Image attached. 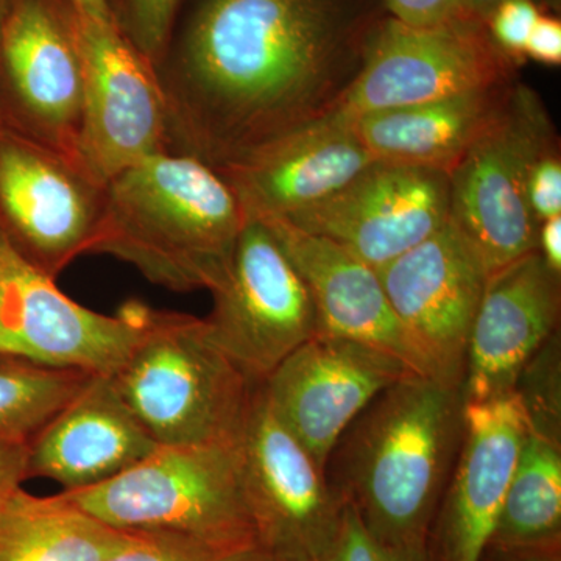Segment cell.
Masks as SVG:
<instances>
[{"instance_id": "obj_27", "label": "cell", "mask_w": 561, "mask_h": 561, "mask_svg": "<svg viewBox=\"0 0 561 561\" xmlns=\"http://www.w3.org/2000/svg\"><path fill=\"white\" fill-rule=\"evenodd\" d=\"M184 2L186 0H111L110 9L122 33L157 66Z\"/></svg>"}, {"instance_id": "obj_7", "label": "cell", "mask_w": 561, "mask_h": 561, "mask_svg": "<svg viewBox=\"0 0 561 561\" xmlns=\"http://www.w3.org/2000/svg\"><path fill=\"white\" fill-rule=\"evenodd\" d=\"M515 68L494 46L485 22L460 18L415 27L389 14L360 72L330 114L353 121L376 111L491 90L512 83Z\"/></svg>"}, {"instance_id": "obj_35", "label": "cell", "mask_w": 561, "mask_h": 561, "mask_svg": "<svg viewBox=\"0 0 561 561\" xmlns=\"http://www.w3.org/2000/svg\"><path fill=\"white\" fill-rule=\"evenodd\" d=\"M560 546H500L490 542L479 561H561Z\"/></svg>"}, {"instance_id": "obj_34", "label": "cell", "mask_w": 561, "mask_h": 561, "mask_svg": "<svg viewBox=\"0 0 561 561\" xmlns=\"http://www.w3.org/2000/svg\"><path fill=\"white\" fill-rule=\"evenodd\" d=\"M27 448L0 445V504L27 479Z\"/></svg>"}, {"instance_id": "obj_29", "label": "cell", "mask_w": 561, "mask_h": 561, "mask_svg": "<svg viewBox=\"0 0 561 561\" xmlns=\"http://www.w3.org/2000/svg\"><path fill=\"white\" fill-rule=\"evenodd\" d=\"M542 7L537 0H502L486 18L491 41L516 66L526 60V46Z\"/></svg>"}, {"instance_id": "obj_8", "label": "cell", "mask_w": 561, "mask_h": 561, "mask_svg": "<svg viewBox=\"0 0 561 561\" xmlns=\"http://www.w3.org/2000/svg\"><path fill=\"white\" fill-rule=\"evenodd\" d=\"M81 110L79 11L69 0H7L0 124L79 161Z\"/></svg>"}, {"instance_id": "obj_2", "label": "cell", "mask_w": 561, "mask_h": 561, "mask_svg": "<svg viewBox=\"0 0 561 561\" xmlns=\"http://www.w3.org/2000/svg\"><path fill=\"white\" fill-rule=\"evenodd\" d=\"M463 409V389L409 375L379 393L332 449L324 467L332 493L378 540L430 553Z\"/></svg>"}, {"instance_id": "obj_21", "label": "cell", "mask_w": 561, "mask_h": 561, "mask_svg": "<svg viewBox=\"0 0 561 561\" xmlns=\"http://www.w3.org/2000/svg\"><path fill=\"white\" fill-rule=\"evenodd\" d=\"M160 448L122 400L111 376H91L27 448V479L90 489Z\"/></svg>"}, {"instance_id": "obj_23", "label": "cell", "mask_w": 561, "mask_h": 561, "mask_svg": "<svg viewBox=\"0 0 561 561\" xmlns=\"http://www.w3.org/2000/svg\"><path fill=\"white\" fill-rule=\"evenodd\" d=\"M136 537L61 494L41 497L20 486L0 504V561H106Z\"/></svg>"}, {"instance_id": "obj_33", "label": "cell", "mask_w": 561, "mask_h": 561, "mask_svg": "<svg viewBox=\"0 0 561 561\" xmlns=\"http://www.w3.org/2000/svg\"><path fill=\"white\" fill-rule=\"evenodd\" d=\"M526 58L546 66L561 62V21L549 11H542L526 46Z\"/></svg>"}, {"instance_id": "obj_6", "label": "cell", "mask_w": 561, "mask_h": 561, "mask_svg": "<svg viewBox=\"0 0 561 561\" xmlns=\"http://www.w3.org/2000/svg\"><path fill=\"white\" fill-rule=\"evenodd\" d=\"M556 144L540 98L512 84L496 116L448 173L449 221L490 275L537 250L540 224L527 203V173Z\"/></svg>"}, {"instance_id": "obj_3", "label": "cell", "mask_w": 561, "mask_h": 561, "mask_svg": "<svg viewBox=\"0 0 561 561\" xmlns=\"http://www.w3.org/2000/svg\"><path fill=\"white\" fill-rule=\"evenodd\" d=\"M247 214L230 184L194 157L161 153L106 183L91 253L131 264L173 291L220 286Z\"/></svg>"}, {"instance_id": "obj_38", "label": "cell", "mask_w": 561, "mask_h": 561, "mask_svg": "<svg viewBox=\"0 0 561 561\" xmlns=\"http://www.w3.org/2000/svg\"><path fill=\"white\" fill-rule=\"evenodd\" d=\"M460 2L461 7L471 18L485 22L491 11L496 9L497 3L502 2V0H460ZM537 2L540 3V0H537Z\"/></svg>"}, {"instance_id": "obj_15", "label": "cell", "mask_w": 561, "mask_h": 561, "mask_svg": "<svg viewBox=\"0 0 561 561\" xmlns=\"http://www.w3.org/2000/svg\"><path fill=\"white\" fill-rule=\"evenodd\" d=\"M409 375L419 373L386 351L319 332L280 362L262 391L276 419L324 470L351 423Z\"/></svg>"}, {"instance_id": "obj_25", "label": "cell", "mask_w": 561, "mask_h": 561, "mask_svg": "<svg viewBox=\"0 0 561 561\" xmlns=\"http://www.w3.org/2000/svg\"><path fill=\"white\" fill-rule=\"evenodd\" d=\"M90 378L0 354V445H31Z\"/></svg>"}, {"instance_id": "obj_30", "label": "cell", "mask_w": 561, "mask_h": 561, "mask_svg": "<svg viewBox=\"0 0 561 561\" xmlns=\"http://www.w3.org/2000/svg\"><path fill=\"white\" fill-rule=\"evenodd\" d=\"M228 556L183 538L138 534L106 561H221Z\"/></svg>"}, {"instance_id": "obj_11", "label": "cell", "mask_w": 561, "mask_h": 561, "mask_svg": "<svg viewBox=\"0 0 561 561\" xmlns=\"http://www.w3.org/2000/svg\"><path fill=\"white\" fill-rule=\"evenodd\" d=\"M150 308L119 316L84 308L24 260L0 231V354L43 367L113 376L138 343Z\"/></svg>"}, {"instance_id": "obj_18", "label": "cell", "mask_w": 561, "mask_h": 561, "mask_svg": "<svg viewBox=\"0 0 561 561\" xmlns=\"http://www.w3.org/2000/svg\"><path fill=\"white\" fill-rule=\"evenodd\" d=\"M560 278L537 250L491 273L468 343L465 402L515 391L531 357L559 330Z\"/></svg>"}, {"instance_id": "obj_12", "label": "cell", "mask_w": 561, "mask_h": 561, "mask_svg": "<svg viewBox=\"0 0 561 561\" xmlns=\"http://www.w3.org/2000/svg\"><path fill=\"white\" fill-rule=\"evenodd\" d=\"M238 454L257 546L275 561H323L341 526L343 505L323 468L276 419L262 383Z\"/></svg>"}, {"instance_id": "obj_10", "label": "cell", "mask_w": 561, "mask_h": 561, "mask_svg": "<svg viewBox=\"0 0 561 561\" xmlns=\"http://www.w3.org/2000/svg\"><path fill=\"white\" fill-rule=\"evenodd\" d=\"M105 197L76 158L0 124V231L33 267L55 279L91 253Z\"/></svg>"}, {"instance_id": "obj_16", "label": "cell", "mask_w": 561, "mask_h": 561, "mask_svg": "<svg viewBox=\"0 0 561 561\" xmlns=\"http://www.w3.org/2000/svg\"><path fill=\"white\" fill-rule=\"evenodd\" d=\"M279 220L337 243L378 271L449 220V175L375 161L341 191Z\"/></svg>"}, {"instance_id": "obj_19", "label": "cell", "mask_w": 561, "mask_h": 561, "mask_svg": "<svg viewBox=\"0 0 561 561\" xmlns=\"http://www.w3.org/2000/svg\"><path fill=\"white\" fill-rule=\"evenodd\" d=\"M373 162L350 122L328 114L216 171L247 216L289 219L341 191Z\"/></svg>"}, {"instance_id": "obj_13", "label": "cell", "mask_w": 561, "mask_h": 561, "mask_svg": "<svg viewBox=\"0 0 561 561\" xmlns=\"http://www.w3.org/2000/svg\"><path fill=\"white\" fill-rule=\"evenodd\" d=\"M83 110L77 157L102 183L161 153H171L168 108L153 62L116 22L79 13Z\"/></svg>"}, {"instance_id": "obj_14", "label": "cell", "mask_w": 561, "mask_h": 561, "mask_svg": "<svg viewBox=\"0 0 561 561\" xmlns=\"http://www.w3.org/2000/svg\"><path fill=\"white\" fill-rule=\"evenodd\" d=\"M391 311L438 382L463 389L468 343L490 273L451 221L378 268Z\"/></svg>"}, {"instance_id": "obj_26", "label": "cell", "mask_w": 561, "mask_h": 561, "mask_svg": "<svg viewBox=\"0 0 561 561\" xmlns=\"http://www.w3.org/2000/svg\"><path fill=\"white\" fill-rule=\"evenodd\" d=\"M515 391L522 398L531 430L560 440L559 332L531 357Z\"/></svg>"}, {"instance_id": "obj_17", "label": "cell", "mask_w": 561, "mask_h": 561, "mask_svg": "<svg viewBox=\"0 0 561 561\" xmlns=\"http://www.w3.org/2000/svg\"><path fill=\"white\" fill-rule=\"evenodd\" d=\"M529 416L516 391L465 402L456 463L432 524L431 561H479L493 537Z\"/></svg>"}, {"instance_id": "obj_28", "label": "cell", "mask_w": 561, "mask_h": 561, "mask_svg": "<svg viewBox=\"0 0 561 561\" xmlns=\"http://www.w3.org/2000/svg\"><path fill=\"white\" fill-rule=\"evenodd\" d=\"M323 561H431V557L378 540L364 526L356 511L343 504L341 526Z\"/></svg>"}, {"instance_id": "obj_9", "label": "cell", "mask_w": 561, "mask_h": 561, "mask_svg": "<svg viewBox=\"0 0 561 561\" xmlns=\"http://www.w3.org/2000/svg\"><path fill=\"white\" fill-rule=\"evenodd\" d=\"M205 323L213 341L256 383L319 334L300 273L261 220L247 216L227 276Z\"/></svg>"}, {"instance_id": "obj_32", "label": "cell", "mask_w": 561, "mask_h": 561, "mask_svg": "<svg viewBox=\"0 0 561 561\" xmlns=\"http://www.w3.org/2000/svg\"><path fill=\"white\" fill-rule=\"evenodd\" d=\"M393 20L415 27H430L460 18H471L460 0H382Z\"/></svg>"}, {"instance_id": "obj_36", "label": "cell", "mask_w": 561, "mask_h": 561, "mask_svg": "<svg viewBox=\"0 0 561 561\" xmlns=\"http://www.w3.org/2000/svg\"><path fill=\"white\" fill-rule=\"evenodd\" d=\"M537 251L548 267L561 276V216L542 220L538 225Z\"/></svg>"}, {"instance_id": "obj_20", "label": "cell", "mask_w": 561, "mask_h": 561, "mask_svg": "<svg viewBox=\"0 0 561 561\" xmlns=\"http://www.w3.org/2000/svg\"><path fill=\"white\" fill-rule=\"evenodd\" d=\"M261 221L305 280L321 334L367 343L398 357L419 375L435 379L430 364L391 311L375 268L337 243L302 231L289 221Z\"/></svg>"}, {"instance_id": "obj_4", "label": "cell", "mask_w": 561, "mask_h": 561, "mask_svg": "<svg viewBox=\"0 0 561 561\" xmlns=\"http://www.w3.org/2000/svg\"><path fill=\"white\" fill-rule=\"evenodd\" d=\"M111 378L160 446L238 445L260 386L213 341L205 320L153 309Z\"/></svg>"}, {"instance_id": "obj_5", "label": "cell", "mask_w": 561, "mask_h": 561, "mask_svg": "<svg viewBox=\"0 0 561 561\" xmlns=\"http://www.w3.org/2000/svg\"><path fill=\"white\" fill-rule=\"evenodd\" d=\"M61 496L114 529L234 553L257 546L238 445L160 446L110 481Z\"/></svg>"}, {"instance_id": "obj_31", "label": "cell", "mask_w": 561, "mask_h": 561, "mask_svg": "<svg viewBox=\"0 0 561 561\" xmlns=\"http://www.w3.org/2000/svg\"><path fill=\"white\" fill-rule=\"evenodd\" d=\"M526 195L538 224L561 216V160L557 144L531 162L527 173Z\"/></svg>"}, {"instance_id": "obj_41", "label": "cell", "mask_w": 561, "mask_h": 561, "mask_svg": "<svg viewBox=\"0 0 561 561\" xmlns=\"http://www.w3.org/2000/svg\"><path fill=\"white\" fill-rule=\"evenodd\" d=\"M7 0H0V27H2L3 11H5Z\"/></svg>"}, {"instance_id": "obj_22", "label": "cell", "mask_w": 561, "mask_h": 561, "mask_svg": "<svg viewBox=\"0 0 561 561\" xmlns=\"http://www.w3.org/2000/svg\"><path fill=\"white\" fill-rule=\"evenodd\" d=\"M512 83L348 121L373 160L449 173L496 116Z\"/></svg>"}, {"instance_id": "obj_37", "label": "cell", "mask_w": 561, "mask_h": 561, "mask_svg": "<svg viewBox=\"0 0 561 561\" xmlns=\"http://www.w3.org/2000/svg\"><path fill=\"white\" fill-rule=\"evenodd\" d=\"M77 11L90 20L99 22H116L108 5V0H69Z\"/></svg>"}, {"instance_id": "obj_39", "label": "cell", "mask_w": 561, "mask_h": 561, "mask_svg": "<svg viewBox=\"0 0 561 561\" xmlns=\"http://www.w3.org/2000/svg\"><path fill=\"white\" fill-rule=\"evenodd\" d=\"M221 561H275L272 556H268L260 546H251V548L242 549L225 557Z\"/></svg>"}, {"instance_id": "obj_1", "label": "cell", "mask_w": 561, "mask_h": 561, "mask_svg": "<svg viewBox=\"0 0 561 561\" xmlns=\"http://www.w3.org/2000/svg\"><path fill=\"white\" fill-rule=\"evenodd\" d=\"M158 61L171 153L220 169L323 119L389 16L382 0H186Z\"/></svg>"}, {"instance_id": "obj_40", "label": "cell", "mask_w": 561, "mask_h": 561, "mask_svg": "<svg viewBox=\"0 0 561 561\" xmlns=\"http://www.w3.org/2000/svg\"><path fill=\"white\" fill-rule=\"evenodd\" d=\"M542 10L549 13L559 14L561 9V0H540Z\"/></svg>"}, {"instance_id": "obj_24", "label": "cell", "mask_w": 561, "mask_h": 561, "mask_svg": "<svg viewBox=\"0 0 561 561\" xmlns=\"http://www.w3.org/2000/svg\"><path fill=\"white\" fill-rule=\"evenodd\" d=\"M490 542L561 545L560 440L529 426Z\"/></svg>"}]
</instances>
